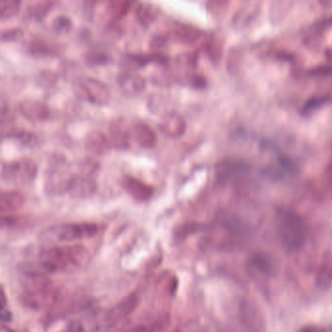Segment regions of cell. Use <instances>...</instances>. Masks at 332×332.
I'll use <instances>...</instances> for the list:
<instances>
[{
    "mask_svg": "<svg viewBox=\"0 0 332 332\" xmlns=\"http://www.w3.org/2000/svg\"><path fill=\"white\" fill-rule=\"evenodd\" d=\"M39 259L46 272L71 273L85 266L90 257L82 245H57L44 250Z\"/></svg>",
    "mask_w": 332,
    "mask_h": 332,
    "instance_id": "cell-1",
    "label": "cell"
},
{
    "mask_svg": "<svg viewBox=\"0 0 332 332\" xmlns=\"http://www.w3.org/2000/svg\"><path fill=\"white\" fill-rule=\"evenodd\" d=\"M85 147L94 156H105L110 151L112 145L103 132L92 131L85 138Z\"/></svg>",
    "mask_w": 332,
    "mask_h": 332,
    "instance_id": "cell-14",
    "label": "cell"
},
{
    "mask_svg": "<svg viewBox=\"0 0 332 332\" xmlns=\"http://www.w3.org/2000/svg\"><path fill=\"white\" fill-rule=\"evenodd\" d=\"M31 50L34 54L36 55H47L51 54V48L42 41H35L31 45Z\"/></svg>",
    "mask_w": 332,
    "mask_h": 332,
    "instance_id": "cell-31",
    "label": "cell"
},
{
    "mask_svg": "<svg viewBox=\"0 0 332 332\" xmlns=\"http://www.w3.org/2000/svg\"><path fill=\"white\" fill-rule=\"evenodd\" d=\"M53 4L54 3L51 2V1H42V2L36 3L35 6L33 7L34 8V16L36 19L41 20L42 18L44 17L49 12V10L51 9V6H52Z\"/></svg>",
    "mask_w": 332,
    "mask_h": 332,
    "instance_id": "cell-29",
    "label": "cell"
},
{
    "mask_svg": "<svg viewBox=\"0 0 332 332\" xmlns=\"http://www.w3.org/2000/svg\"><path fill=\"white\" fill-rule=\"evenodd\" d=\"M124 189L129 193L135 200L144 202L149 200L155 192L152 185H149L137 177L125 175L122 178Z\"/></svg>",
    "mask_w": 332,
    "mask_h": 332,
    "instance_id": "cell-12",
    "label": "cell"
},
{
    "mask_svg": "<svg viewBox=\"0 0 332 332\" xmlns=\"http://www.w3.org/2000/svg\"><path fill=\"white\" fill-rule=\"evenodd\" d=\"M158 128L165 136L176 139L184 134L186 124L181 115L174 111H168L160 118Z\"/></svg>",
    "mask_w": 332,
    "mask_h": 332,
    "instance_id": "cell-10",
    "label": "cell"
},
{
    "mask_svg": "<svg viewBox=\"0 0 332 332\" xmlns=\"http://www.w3.org/2000/svg\"><path fill=\"white\" fill-rule=\"evenodd\" d=\"M132 2L130 1H110L108 3V12L110 16L115 20H121L130 11Z\"/></svg>",
    "mask_w": 332,
    "mask_h": 332,
    "instance_id": "cell-21",
    "label": "cell"
},
{
    "mask_svg": "<svg viewBox=\"0 0 332 332\" xmlns=\"http://www.w3.org/2000/svg\"><path fill=\"white\" fill-rule=\"evenodd\" d=\"M175 63L177 69L181 71L191 70L196 66V56L194 53H180L176 56Z\"/></svg>",
    "mask_w": 332,
    "mask_h": 332,
    "instance_id": "cell-24",
    "label": "cell"
},
{
    "mask_svg": "<svg viewBox=\"0 0 332 332\" xmlns=\"http://www.w3.org/2000/svg\"><path fill=\"white\" fill-rule=\"evenodd\" d=\"M72 175H68L64 170H61L59 165L53 166L52 169L48 172L47 178L45 180L46 190L53 194L67 192L68 185Z\"/></svg>",
    "mask_w": 332,
    "mask_h": 332,
    "instance_id": "cell-13",
    "label": "cell"
},
{
    "mask_svg": "<svg viewBox=\"0 0 332 332\" xmlns=\"http://www.w3.org/2000/svg\"><path fill=\"white\" fill-rule=\"evenodd\" d=\"M58 295L51 280L41 275L32 274L26 277L20 299L27 308L41 311L53 306Z\"/></svg>",
    "mask_w": 332,
    "mask_h": 332,
    "instance_id": "cell-2",
    "label": "cell"
},
{
    "mask_svg": "<svg viewBox=\"0 0 332 332\" xmlns=\"http://www.w3.org/2000/svg\"><path fill=\"white\" fill-rule=\"evenodd\" d=\"M136 17L144 28L149 27L157 18V9L150 3H140L136 8Z\"/></svg>",
    "mask_w": 332,
    "mask_h": 332,
    "instance_id": "cell-20",
    "label": "cell"
},
{
    "mask_svg": "<svg viewBox=\"0 0 332 332\" xmlns=\"http://www.w3.org/2000/svg\"><path fill=\"white\" fill-rule=\"evenodd\" d=\"M280 233L285 245H299L304 237L301 219L291 212L282 211L280 214Z\"/></svg>",
    "mask_w": 332,
    "mask_h": 332,
    "instance_id": "cell-6",
    "label": "cell"
},
{
    "mask_svg": "<svg viewBox=\"0 0 332 332\" xmlns=\"http://www.w3.org/2000/svg\"><path fill=\"white\" fill-rule=\"evenodd\" d=\"M77 95L97 105H104L110 99V90L105 82L96 78H83L77 84Z\"/></svg>",
    "mask_w": 332,
    "mask_h": 332,
    "instance_id": "cell-5",
    "label": "cell"
},
{
    "mask_svg": "<svg viewBox=\"0 0 332 332\" xmlns=\"http://www.w3.org/2000/svg\"><path fill=\"white\" fill-rule=\"evenodd\" d=\"M97 191V182L94 177L83 175H72L67 192L72 198L85 199L93 196Z\"/></svg>",
    "mask_w": 332,
    "mask_h": 332,
    "instance_id": "cell-9",
    "label": "cell"
},
{
    "mask_svg": "<svg viewBox=\"0 0 332 332\" xmlns=\"http://www.w3.org/2000/svg\"><path fill=\"white\" fill-rule=\"evenodd\" d=\"M24 35V32L22 29L19 28H13L9 29L6 31L1 32V40L4 42H11V41H16L19 40Z\"/></svg>",
    "mask_w": 332,
    "mask_h": 332,
    "instance_id": "cell-28",
    "label": "cell"
},
{
    "mask_svg": "<svg viewBox=\"0 0 332 332\" xmlns=\"http://www.w3.org/2000/svg\"><path fill=\"white\" fill-rule=\"evenodd\" d=\"M37 170V165L33 159L20 158L14 161L2 163L1 178L8 183L26 184L35 179Z\"/></svg>",
    "mask_w": 332,
    "mask_h": 332,
    "instance_id": "cell-3",
    "label": "cell"
},
{
    "mask_svg": "<svg viewBox=\"0 0 332 332\" xmlns=\"http://www.w3.org/2000/svg\"><path fill=\"white\" fill-rule=\"evenodd\" d=\"M100 165L92 159H85L80 163V175L93 177L94 174L98 173Z\"/></svg>",
    "mask_w": 332,
    "mask_h": 332,
    "instance_id": "cell-27",
    "label": "cell"
},
{
    "mask_svg": "<svg viewBox=\"0 0 332 332\" xmlns=\"http://www.w3.org/2000/svg\"><path fill=\"white\" fill-rule=\"evenodd\" d=\"M131 138V133L125 128H123L122 124L119 121L116 120V122L110 125L108 139L112 147L120 150L129 148Z\"/></svg>",
    "mask_w": 332,
    "mask_h": 332,
    "instance_id": "cell-16",
    "label": "cell"
},
{
    "mask_svg": "<svg viewBox=\"0 0 332 332\" xmlns=\"http://www.w3.org/2000/svg\"><path fill=\"white\" fill-rule=\"evenodd\" d=\"M10 135L17 138L18 140H20L23 144L31 146V147H34L38 142V139H37L36 135L34 134L33 132H29V131H26V130L12 131L10 133Z\"/></svg>",
    "mask_w": 332,
    "mask_h": 332,
    "instance_id": "cell-25",
    "label": "cell"
},
{
    "mask_svg": "<svg viewBox=\"0 0 332 332\" xmlns=\"http://www.w3.org/2000/svg\"><path fill=\"white\" fill-rule=\"evenodd\" d=\"M52 28L59 35L68 34L71 30V21L67 16H58L53 20Z\"/></svg>",
    "mask_w": 332,
    "mask_h": 332,
    "instance_id": "cell-26",
    "label": "cell"
},
{
    "mask_svg": "<svg viewBox=\"0 0 332 332\" xmlns=\"http://www.w3.org/2000/svg\"><path fill=\"white\" fill-rule=\"evenodd\" d=\"M139 302H140V297L136 293L130 294L123 298L120 302H118L107 312V314L105 315L106 322L108 324H115L120 320H123L137 309Z\"/></svg>",
    "mask_w": 332,
    "mask_h": 332,
    "instance_id": "cell-8",
    "label": "cell"
},
{
    "mask_svg": "<svg viewBox=\"0 0 332 332\" xmlns=\"http://www.w3.org/2000/svg\"><path fill=\"white\" fill-rule=\"evenodd\" d=\"M201 33L192 26L185 24H176L173 30L174 38L182 44H192L200 37Z\"/></svg>",
    "mask_w": 332,
    "mask_h": 332,
    "instance_id": "cell-18",
    "label": "cell"
},
{
    "mask_svg": "<svg viewBox=\"0 0 332 332\" xmlns=\"http://www.w3.org/2000/svg\"><path fill=\"white\" fill-rule=\"evenodd\" d=\"M174 332H179V331H177V330H175V331Z\"/></svg>",
    "mask_w": 332,
    "mask_h": 332,
    "instance_id": "cell-34",
    "label": "cell"
},
{
    "mask_svg": "<svg viewBox=\"0 0 332 332\" xmlns=\"http://www.w3.org/2000/svg\"><path fill=\"white\" fill-rule=\"evenodd\" d=\"M169 38L166 35H154L150 40V49L153 52H162L161 49L165 48L168 44Z\"/></svg>",
    "mask_w": 332,
    "mask_h": 332,
    "instance_id": "cell-30",
    "label": "cell"
},
{
    "mask_svg": "<svg viewBox=\"0 0 332 332\" xmlns=\"http://www.w3.org/2000/svg\"><path fill=\"white\" fill-rule=\"evenodd\" d=\"M24 203L25 196L18 190H6L0 194V210L2 213L18 210L23 207Z\"/></svg>",
    "mask_w": 332,
    "mask_h": 332,
    "instance_id": "cell-17",
    "label": "cell"
},
{
    "mask_svg": "<svg viewBox=\"0 0 332 332\" xmlns=\"http://www.w3.org/2000/svg\"><path fill=\"white\" fill-rule=\"evenodd\" d=\"M117 83L123 95L130 99L141 95L146 87L144 77L133 70L121 72L117 77Z\"/></svg>",
    "mask_w": 332,
    "mask_h": 332,
    "instance_id": "cell-7",
    "label": "cell"
},
{
    "mask_svg": "<svg viewBox=\"0 0 332 332\" xmlns=\"http://www.w3.org/2000/svg\"><path fill=\"white\" fill-rule=\"evenodd\" d=\"M131 136L136 142L144 148H153L157 143L154 130L145 123H137L131 129Z\"/></svg>",
    "mask_w": 332,
    "mask_h": 332,
    "instance_id": "cell-15",
    "label": "cell"
},
{
    "mask_svg": "<svg viewBox=\"0 0 332 332\" xmlns=\"http://www.w3.org/2000/svg\"><path fill=\"white\" fill-rule=\"evenodd\" d=\"M84 60H85L86 64L91 67L104 66L109 63L110 56L107 53L103 52V51L92 50L84 55Z\"/></svg>",
    "mask_w": 332,
    "mask_h": 332,
    "instance_id": "cell-23",
    "label": "cell"
},
{
    "mask_svg": "<svg viewBox=\"0 0 332 332\" xmlns=\"http://www.w3.org/2000/svg\"><path fill=\"white\" fill-rule=\"evenodd\" d=\"M47 332H82V326L73 319L62 316L50 322Z\"/></svg>",
    "mask_w": 332,
    "mask_h": 332,
    "instance_id": "cell-19",
    "label": "cell"
},
{
    "mask_svg": "<svg viewBox=\"0 0 332 332\" xmlns=\"http://www.w3.org/2000/svg\"><path fill=\"white\" fill-rule=\"evenodd\" d=\"M20 5L19 0H0V19L3 21L16 16Z\"/></svg>",
    "mask_w": 332,
    "mask_h": 332,
    "instance_id": "cell-22",
    "label": "cell"
},
{
    "mask_svg": "<svg viewBox=\"0 0 332 332\" xmlns=\"http://www.w3.org/2000/svg\"><path fill=\"white\" fill-rule=\"evenodd\" d=\"M20 113L29 121L41 122L50 115V109L47 105L36 100H24L19 104Z\"/></svg>",
    "mask_w": 332,
    "mask_h": 332,
    "instance_id": "cell-11",
    "label": "cell"
},
{
    "mask_svg": "<svg viewBox=\"0 0 332 332\" xmlns=\"http://www.w3.org/2000/svg\"><path fill=\"white\" fill-rule=\"evenodd\" d=\"M124 332H155V330L154 329H150V328L145 327V326H137V327L128 329V330Z\"/></svg>",
    "mask_w": 332,
    "mask_h": 332,
    "instance_id": "cell-33",
    "label": "cell"
},
{
    "mask_svg": "<svg viewBox=\"0 0 332 332\" xmlns=\"http://www.w3.org/2000/svg\"><path fill=\"white\" fill-rule=\"evenodd\" d=\"M189 81H190V84L192 85L193 87L202 88L204 86V79L200 75H192L189 78Z\"/></svg>",
    "mask_w": 332,
    "mask_h": 332,
    "instance_id": "cell-32",
    "label": "cell"
},
{
    "mask_svg": "<svg viewBox=\"0 0 332 332\" xmlns=\"http://www.w3.org/2000/svg\"><path fill=\"white\" fill-rule=\"evenodd\" d=\"M99 227L96 223H66L48 229L49 237L58 242H74L89 239L97 235Z\"/></svg>",
    "mask_w": 332,
    "mask_h": 332,
    "instance_id": "cell-4",
    "label": "cell"
}]
</instances>
